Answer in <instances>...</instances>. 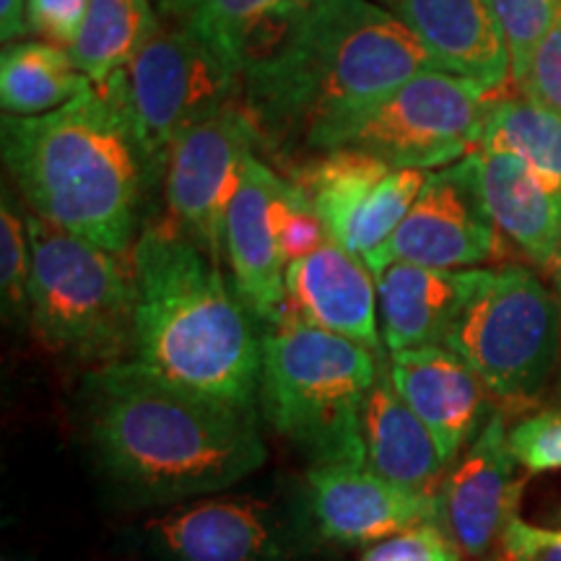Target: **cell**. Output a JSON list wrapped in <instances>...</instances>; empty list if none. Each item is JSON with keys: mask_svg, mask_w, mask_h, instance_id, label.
I'll list each match as a JSON object with an SVG mask.
<instances>
[{"mask_svg": "<svg viewBox=\"0 0 561 561\" xmlns=\"http://www.w3.org/2000/svg\"><path fill=\"white\" fill-rule=\"evenodd\" d=\"M432 68L437 58L375 0H301L250 37L240 104L261 151L289 170L318 133Z\"/></svg>", "mask_w": 561, "mask_h": 561, "instance_id": "cell-1", "label": "cell"}, {"mask_svg": "<svg viewBox=\"0 0 561 561\" xmlns=\"http://www.w3.org/2000/svg\"><path fill=\"white\" fill-rule=\"evenodd\" d=\"M81 421L104 479L140 504L221 494L268 455L255 413L180 388L133 359L89 371Z\"/></svg>", "mask_w": 561, "mask_h": 561, "instance_id": "cell-2", "label": "cell"}, {"mask_svg": "<svg viewBox=\"0 0 561 561\" xmlns=\"http://www.w3.org/2000/svg\"><path fill=\"white\" fill-rule=\"evenodd\" d=\"M5 172L34 216L128 255L164 167L140 140L123 70L47 115H3Z\"/></svg>", "mask_w": 561, "mask_h": 561, "instance_id": "cell-3", "label": "cell"}, {"mask_svg": "<svg viewBox=\"0 0 561 561\" xmlns=\"http://www.w3.org/2000/svg\"><path fill=\"white\" fill-rule=\"evenodd\" d=\"M133 362L180 388L255 413L263 333L219 263L174 224H146L133 248Z\"/></svg>", "mask_w": 561, "mask_h": 561, "instance_id": "cell-4", "label": "cell"}, {"mask_svg": "<svg viewBox=\"0 0 561 561\" xmlns=\"http://www.w3.org/2000/svg\"><path fill=\"white\" fill-rule=\"evenodd\" d=\"M382 356L289 312L263 331V416L314 466L364 462L362 409Z\"/></svg>", "mask_w": 561, "mask_h": 561, "instance_id": "cell-5", "label": "cell"}, {"mask_svg": "<svg viewBox=\"0 0 561 561\" xmlns=\"http://www.w3.org/2000/svg\"><path fill=\"white\" fill-rule=\"evenodd\" d=\"M32 242L30 325L76 364L121 362L133 346L136 273L128 255L26 216Z\"/></svg>", "mask_w": 561, "mask_h": 561, "instance_id": "cell-6", "label": "cell"}, {"mask_svg": "<svg viewBox=\"0 0 561 561\" xmlns=\"http://www.w3.org/2000/svg\"><path fill=\"white\" fill-rule=\"evenodd\" d=\"M504 411L536 403L561 362V299L530 268H481L445 343Z\"/></svg>", "mask_w": 561, "mask_h": 561, "instance_id": "cell-7", "label": "cell"}, {"mask_svg": "<svg viewBox=\"0 0 561 561\" xmlns=\"http://www.w3.org/2000/svg\"><path fill=\"white\" fill-rule=\"evenodd\" d=\"M494 94L453 70H424L318 133L307 157L356 149L392 170H442L479 149Z\"/></svg>", "mask_w": 561, "mask_h": 561, "instance_id": "cell-8", "label": "cell"}, {"mask_svg": "<svg viewBox=\"0 0 561 561\" xmlns=\"http://www.w3.org/2000/svg\"><path fill=\"white\" fill-rule=\"evenodd\" d=\"M123 81L140 140L164 167L182 133L240 102L242 66L198 32L159 19Z\"/></svg>", "mask_w": 561, "mask_h": 561, "instance_id": "cell-9", "label": "cell"}, {"mask_svg": "<svg viewBox=\"0 0 561 561\" xmlns=\"http://www.w3.org/2000/svg\"><path fill=\"white\" fill-rule=\"evenodd\" d=\"M261 138L240 102L193 125L164 159V203L170 221L216 263L224 261V224L244 167Z\"/></svg>", "mask_w": 561, "mask_h": 561, "instance_id": "cell-10", "label": "cell"}, {"mask_svg": "<svg viewBox=\"0 0 561 561\" xmlns=\"http://www.w3.org/2000/svg\"><path fill=\"white\" fill-rule=\"evenodd\" d=\"M504 255V237L491 221L479 187L476 151L434 170L401 227L390 237L369 271L403 261L424 268L471 271Z\"/></svg>", "mask_w": 561, "mask_h": 561, "instance_id": "cell-11", "label": "cell"}, {"mask_svg": "<svg viewBox=\"0 0 561 561\" xmlns=\"http://www.w3.org/2000/svg\"><path fill=\"white\" fill-rule=\"evenodd\" d=\"M301 520L261 496L185 502L146 525V549L153 561H286Z\"/></svg>", "mask_w": 561, "mask_h": 561, "instance_id": "cell-12", "label": "cell"}, {"mask_svg": "<svg viewBox=\"0 0 561 561\" xmlns=\"http://www.w3.org/2000/svg\"><path fill=\"white\" fill-rule=\"evenodd\" d=\"M507 421L496 411L479 437L450 462L437 491L439 525L462 559H483L500 549L517 517L523 481L510 450Z\"/></svg>", "mask_w": 561, "mask_h": 561, "instance_id": "cell-13", "label": "cell"}, {"mask_svg": "<svg viewBox=\"0 0 561 561\" xmlns=\"http://www.w3.org/2000/svg\"><path fill=\"white\" fill-rule=\"evenodd\" d=\"M305 515L325 541L369 546L439 523V504L437 496L398 486L364 462H320L307 473Z\"/></svg>", "mask_w": 561, "mask_h": 561, "instance_id": "cell-14", "label": "cell"}, {"mask_svg": "<svg viewBox=\"0 0 561 561\" xmlns=\"http://www.w3.org/2000/svg\"><path fill=\"white\" fill-rule=\"evenodd\" d=\"M280 185L284 178L255 153L244 167L224 224V261L231 289L265 328L289 314L286 257L273 219Z\"/></svg>", "mask_w": 561, "mask_h": 561, "instance_id": "cell-15", "label": "cell"}, {"mask_svg": "<svg viewBox=\"0 0 561 561\" xmlns=\"http://www.w3.org/2000/svg\"><path fill=\"white\" fill-rule=\"evenodd\" d=\"M388 369L403 401L432 432L447 468L496 413L486 382L442 343L396 351Z\"/></svg>", "mask_w": 561, "mask_h": 561, "instance_id": "cell-16", "label": "cell"}, {"mask_svg": "<svg viewBox=\"0 0 561 561\" xmlns=\"http://www.w3.org/2000/svg\"><path fill=\"white\" fill-rule=\"evenodd\" d=\"M286 301L299 320L385 354L375 273L343 244L331 240L286 265Z\"/></svg>", "mask_w": 561, "mask_h": 561, "instance_id": "cell-17", "label": "cell"}, {"mask_svg": "<svg viewBox=\"0 0 561 561\" xmlns=\"http://www.w3.org/2000/svg\"><path fill=\"white\" fill-rule=\"evenodd\" d=\"M430 50L445 70L481 87H510L512 66L491 0H375Z\"/></svg>", "mask_w": 561, "mask_h": 561, "instance_id": "cell-18", "label": "cell"}, {"mask_svg": "<svg viewBox=\"0 0 561 561\" xmlns=\"http://www.w3.org/2000/svg\"><path fill=\"white\" fill-rule=\"evenodd\" d=\"M483 206L525 261L551 271L561 242V187L502 149H476Z\"/></svg>", "mask_w": 561, "mask_h": 561, "instance_id": "cell-19", "label": "cell"}, {"mask_svg": "<svg viewBox=\"0 0 561 561\" xmlns=\"http://www.w3.org/2000/svg\"><path fill=\"white\" fill-rule=\"evenodd\" d=\"M481 268L439 271L413 263H388L377 273L380 331L388 354L439 346L462 301L479 284Z\"/></svg>", "mask_w": 561, "mask_h": 561, "instance_id": "cell-20", "label": "cell"}, {"mask_svg": "<svg viewBox=\"0 0 561 561\" xmlns=\"http://www.w3.org/2000/svg\"><path fill=\"white\" fill-rule=\"evenodd\" d=\"M364 466L398 486L437 496L447 462L432 432L411 411L392 385L390 369L380 367L362 409Z\"/></svg>", "mask_w": 561, "mask_h": 561, "instance_id": "cell-21", "label": "cell"}, {"mask_svg": "<svg viewBox=\"0 0 561 561\" xmlns=\"http://www.w3.org/2000/svg\"><path fill=\"white\" fill-rule=\"evenodd\" d=\"M94 83L68 47L45 39H21L0 55V104L5 115H47L79 100Z\"/></svg>", "mask_w": 561, "mask_h": 561, "instance_id": "cell-22", "label": "cell"}, {"mask_svg": "<svg viewBox=\"0 0 561 561\" xmlns=\"http://www.w3.org/2000/svg\"><path fill=\"white\" fill-rule=\"evenodd\" d=\"M390 172L392 167L371 153L333 149L297 161L286 170V180L305 191L333 242L341 244L356 214Z\"/></svg>", "mask_w": 561, "mask_h": 561, "instance_id": "cell-23", "label": "cell"}, {"mask_svg": "<svg viewBox=\"0 0 561 561\" xmlns=\"http://www.w3.org/2000/svg\"><path fill=\"white\" fill-rule=\"evenodd\" d=\"M157 24L153 0H89L70 55L91 83H104L128 66Z\"/></svg>", "mask_w": 561, "mask_h": 561, "instance_id": "cell-24", "label": "cell"}, {"mask_svg": "<svg viewBox=\"0 0 561 561\" xmlns=\"http://www.w3.org/2000/svg\"><path fill=\"white\" fill-rule=\"evenodd\" d=\"M479 149H502L528 161L561 187V115L504 87L489 104Z\"/></svg>", "mask_w": 561, "mask_h": 561, "instance_id": "cell-25", "label": "cell"}, {"mask_svg": "<svg viewBox=\"0 0 561 561\" xmlns=\"http://www.w3.org/2000/svg\"><path fill=\"white\" fill-rule=\"evenodd\" d=\"M297 3L301 0H153L159 19L198 32L240 66L252 34Z\"/></svg>", "mask_w": 561, "mask_h": 561, "instance_id": "cell-26", "label": "cell"}, {"mask_svg": "<svg viewBox=\"0 0 561 561\" xmlns=\"http://www.w3.org/2000/svg\"><path fill=\"white\" fill-rule=\"evenodd\" d=\"M32 286V242L26 216H21L3 191L0 203V301L3 318L11 325L30 322Z\"/></svg>", "mask_w": 561, "mask_h": 561, "instance_id": "cell-27", "label": "cell"}, {"mask_svg": "<svg viewBox=\"0 0 561 561\" xmlns=\"http://www.w3.org/2000/svg\"><path fill=\"white\" fill-rule=\"evenodd\" d=\"M510 50L512 83H520L530 66L533 53L557 24L561 0H491Z\"/></svg>", "mask_w": 561, "mask_h": 561, "instance_id": "cell-28", "label": "cell"}, {"mask_svg": "<svg viewBox=\"0 0 561 561\" xmlns=\"http://www.w3.org/2000/svg\"><path fill=\"white\" fill-rule=\"evenodd\" d=\"M273 219H276V234L280 252L286 257V265L310 255V252L320 250L322 244L333 240L325 221L320 219L318 208L312 206V201L307 198L301 187H297L286 178L278 191Z\"/></svg>", "mask_w": 561, "mask_h": 561, "instance_id": "cell-29", "label": "cell"}, {"mask_svg": "<svg viewBox=\"0 0 561 561\" xmlns=\"http://www.w3.org/2000/svg\"><path fill=\"white\" fill-rule=\"evenodd\" d=\"M507 437L517 466L528 473L561 471V409L525 413Z\"/></svg>", "mask_w": 561, "mask_h": 561, "instance_id": "cell-30", "label": "cell"}, {"mask_svg": "<svg viewBox=\"0 0 561 561\" xmlns=\"http://www.w3.org/2000/svg\"><path fill=\"white\" fill-rule=\"evenodd\" d=\"M362 561H462V553L439 523H424L375 543Z\"/></svg>", "mask_w": 561, "mask_h": 561, "instance_id": "cell-31", "label": "cell"}, {"mask_svg": "<svg viewBox=\"0 0 561 561\" xmlns=\"http://www.w3.org/2000/svg\"><path fill=\"white\" fill-rule=\"evenodd\" d=\"M517 89L541 107L561 115V13L557 24L541 39L533 53L530 66L525 70Z\"/></svg>", "mask_w": 561, "mask_h": 561, "instance_id": "cell-32", "label": "cell"}, {"mask_svg": "<svg viewBox=\"0 0 561 561\" xmlns=\"http://www.w3.org/2000/svg\"><path fill=\"white\" fill-rule=\"evenodd\" d=\"M89 0H30L26 9V24L30 37L53 42L60 47H73L87 19Z\"/></svg>", "mask_w": 561, "mask_h": 561, "instance_id": "cell-33", "label": "cell"}, {"mask_svg": "<svg viewBox=\"0 0 561 561\" xmlns=\"http://www.w3.org/2000/svg\"><path fill=\"white\" fill-rule=\"evenodd\" d=\"M500 553L515 561H561V541L553 530L536 528L517 515L504 533Z\"/></svg>", "mask_w": 561, "mask_h": 561, "instance_id": "cell-34", "label": "cell"}, {"mask_svg": "<svg viewBox=\"0 0 561 561\" xmlns=\"http://www.w3.org/2000/svg\"><path fill=\"white\" fill-rule=\"evenodd\" d=\"M26 9H30V0H0V39L3 45L30 37Z\"/></svg>", "mask_w": 561, "mask_h": 561, "instance_id": "cell-35", "label": "cell"}, {"mask_svg": "<svg viewBox=\"0 0 561 561\" xmlns=\"http://www.w3.org/2000/svg\"><path fill=\"white\" fill-rule=\"evenodd\" d=\"M551 276H553V286H557V294H559V299H561V242H559L557 257H553V265H551Z\"/></svg>", "mask_w": 561, "mask_h": 561, "instance_id": "cell-36", "label": "cell"}, {"mask_svg": "<svg viewBox=\"0 0 561 561\" xmlns=\"http://www.w3.org/2000/svg\"><path fill=\"white\" fill-rule=\"evenodd\" d=\"M557 392H559V398H561V362H559V369H557Z\"/></svg>", "mask_w": 561, "mask_h": 561, "instance_id": "cell-37", "label": "cell"}, {"mask_svg": "<svg viewBox=\"0 0 561 561\" xmlns=\"http://www.w3.org/2000/svg\"><path fill=\"white\" fill-rule=\"evenodd\" d=\"M491 561H515V559H510V557H504V553H496V557H494V559H491Z\"/></svg>", "mask_w": 561, "mask_h": 561, "instance_id": "cell-38", "label": "cell"}, {"mask_svg": "<svg viewBox=\"0 0 561 561\" xmlns=\"http://www.w3.org/2000/svg\"><path fill=\"white\" fill-rule=\"evenodd\" d=\"M553 536H557V538H559V541H561V528H559V530H553Z\"/></svg>", "mask_w": 561, "mask_h": 561, "instance_id": "cell-39", "label": "cell"}]
</instances>
